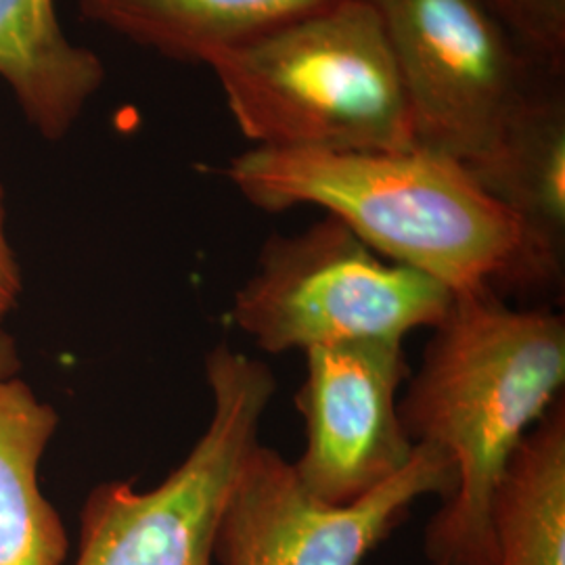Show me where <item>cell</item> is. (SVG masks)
<instances>
[{"label": "cell", "instance_id": "obj_15", "mask_svg": "<svg viewBox=\"0 0 565 565\" xmlns=\"http://www.w3.org/2000/svg\"><path fill=\"white\" fill-rule=\"evenodd\" d=\"M7 210H4V186L0 182V319L15 308L21 294V270L18 258L7 239Z\"/></svg>", "mask_w": 565, "mask_h": 565}, {"label": "cell", "instance_id": "obj_12", "mask_svg": "<svg viewBox=\"0 0 565 565\" xmlns=\"http://www.w3.org/2000/svg\"><path fill=\"white\" fill-rule=\"evenodd\" d=\"M60 417L32 387L0 382V565H63L70 541L39 484L42 455Z\"/></svg>", "mask_w": 565, "mask_h": 565}, {"label": "cell", "instance_id": "obj_3", "mask_svg": "<svg viewBox=\"0 0 565 565\" xmlns=\"http://www.w3.org/2000/svg\"><path fill=\"white\" fill-rule=\"evenodd\" d=\"M205 65L254 147L338 153L419 147L384 21L371 0H340Z\"/></svg>", "mask_w": 565, "mask_h": 565}, {"label": "cell", "instance_id": "obj_13", "mask_svg": "<svg viewBox=\"0 0 565 565\" xmlns=\"http://www.w3.org/2000/svg\"><path fill=\"white\" fill-rule=\"evenodd\" d=\"M490 565H565V403L515 448L492 505Z\"/></svg>", "mask_w": 565, "mask_h": 565}, {"label": "cell", "instance_id": "obj_6", "mask_svg": "<svg viewBox=\"0 0 565 565\" xmlns=\"http://www.w3.org/2000/svg\"><path fill=\"white\" fill-rule=\"evenodd\" d=\"M411 105L417 145L480 170L546 74L486 0H371Z\"/></svg>", "mask_w": 565, "mask_h": 565}, {"label": "cell", "instance_id": "obj_2", "mask_svg": "<svg viewBox=\"0 0 565 565\" xmlns=\"http://www.w3.org/2000/svg\"><path fill=\"white\" fill-rule=\"evenodd\" d=\"M565 323L494 291L455 294L431 329L398 413L413 445L436 446L457 484L425 527L431 565H490V505L525 434L564 396Z\"/></svg>", "mask_w": 565, "mask_h": 565}, {"label": "cell", "instance_id": "obj_10", "mask_svg": "<svg viewBox=\"0 0 565 565\" xmlns=\"http://www.w3.org/2000/svg\"><path fill=\"white\" fill-rule=\"evenodd\" d=\"M340 0H81L82 20L170 60L207 63Z\"/></svg>", "mask_w": 565, "mask_h": 565}, {"label": "cell", "instance_id": "obj_4", "mask_svg": "<svg viewBox=\"0 0 565 565\" xmlns=\"http://www.w3.org/2000/svg\"><path fill=\"white\" fill-rule=\"evenodd\" d=\"M455 294L387 263L333 216L296 235H270L233 302V323L268 354L354 340H401L434 329Z\"/></svg>", "mask_w": 565, "mask_h": 565}, {"label": "cell", "instance_id": "obj_8", "mask_svg": "<svg viewBox=\"0 0 565 565\" xmlns=\"http://www.w3.org/2000/svg\"><path fill=\"white\" fill-rule=\"evenodd\" d=\"M306 354L298 411L306 446L294 469L327 505H348L401 473L415 446L398 413L408 377L401 340L317 345Z\"/></svg>", "mask_w": 565, "mask_h": 565}, {"label": "cell", "instance_id": "obj_5", "mask_svg": "<svg viewBox=\"0 0 565 565\" xmlns=\"http://www.w3.org/2000/svg\"><path fill=\"white\" fill-rule=\"evenodd\" d=\"M212 417L162 484L93 488L81 513L76 565H212L216 527L243 457L260 443L277 392L268 364L218 343L205 356Z\"/></svg>", "mask_w": 565, "mask_h": 565}, {"label": "cell", "instance_id": "obj_16", "mask_svg": "<svg viewBox=\"0 0 565 565\" xmlns=\"http://www.w3.org/2000/svg\"><path fill=\"white\" fill-rule=\"evenodd\" d=\"M21 369L20 352L18 342L0 329V382L18 377Z\"/></svg>", "mask_w": 565, "mask_h": 565}, {"label": "cell", "instance_id": "obj_9", "mask_svg": "<svg viewBox=\"0 0 565 565\" xmlns=\"http://www.w3.org/2000/svg\"><path fill=\"white\" fill-rule=\"evenodd\" d=\"M0 78L44 139H63L105 82L103 61L65 39L55 0H0Z\"/></svg>", "mask_w": 565, "mask_h": 565}, {"label": "cell", "instance_id": "obj_11", "mask_svg": "<svg viewBox=\"0 0 565 565\" xmlns=\"http://www.w3.org/2000/svg\"><path fill=\"white\" fill-rule=\"evenodd\" d=\"M524 224L551 263L562 266L565 239V97L546 78L509 124L494 156L471 172Z\"/></svg>", "mask_w": 565, "mask_h": 565}, {"label": "cell", "instance_id": "obj_1", "mask_svg": "<svg viewBox=\"0 0 565 565\" xmlns=\"http://www.w3.org/2000/svg\"><path fill=\"white\" fill-rule=\"evenodd\" d=\"M224 177L266 212L323 207L375 254L445 282L452 294L505 296L562 275L463 163L431 149L254 147L226 163Z\"/></svg>", "mask_w": 565, "mask_h": 565}, {"label": "cell", "instance_id": "obj_14", "mask_svg": "<svg viewBox=\"0 0 565 565\" xmlns=\"http://www.w3.org/2000/svg\"><path fill=\"white\" fill-rule=\"evenodd\" d=\"M486 2L541 70L553 76L564 74L565 0Z\"/></svg>", "mask_w": 565, "mask_h": 565}, {"label": "cell", "instance_id": "obj_7", "mask_svg": "<svg viewBox=\"0 0 565 565\" xmlns=\"http://www.w3.org/2000/svg\"><path fill=\"white\" fill-rule=\"evenodd\" d=\"M455 465L436 446L415 455L385 484L348 505H327L303 488L279 450L252 446L224 501L214 562L221 565H363L415 501L448 499Z\"/></svg>", "mask_w": 565, "mask_h": 565}]
</instances>
